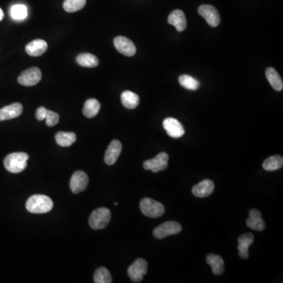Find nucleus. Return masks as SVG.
Masks as SVG:
<instances>
[{
    "label": "nucleus",
    "instance_id": "obj_1",
    "mask_svg": "<svg viewBox=\"0 0 283 283\" xmlns=\"http://www.w3.org/2000/svg\"><path fill=\"white\" fill-rule=\"evenodd\" d=\"M27 211L35 214L49 213L54 207V203L46 195H35L31 196L26 202Z\"/></svg>",
    "mask_w": 283,
    "mask_h": 283
},
{
    "label": "nucleus",
    "instance_id": "obj_2",
    "mask_svg": "<svg viewBox=\"0 0 283 283\" xmlns=\"http://www.w3.org/2000/svg\"><path fill=\"white\" fill-rule=\"evenodd\" d=\"M29 158L26 153H12L7 155L4 159V167L11 173H20L26 169Z\"/></svg>",
    "mask_w": 283,
    "mask_h": 283
},
{
    "label": "nucleus",
    "instance_id": "obj_3",
    "mask_svg": "<svg viewBox=\"0 0 283 283\" xmlns=\"http://www.w3.org/2000/svg\"><path fill=\"white\" fill-rule=\"evenodd\" d=\"M111 219V213L107 208H99L94 210L90 218L89 225L94 230L104 229L109 223Z\"/></svg>",
    "mask_w": 283,
    "mask_h": 283
},
{
    "label": "nucleus",
    "instance_id": "obj_4",
    "mask_svg": "<svg viewBox=\"0 0 283 283\" xmlns=\"http://www.w3.org/2000/svg\"><path fill=\"white\" fill-rule=\"evenodd\" d=\"M140 209L143 215L151 218H157L164 215L165 209L164 205L153 199L146 197L140 201Z\"/></svg>",
    "mask_w": 283,
    "mask_h": 283
},
{
    "label": "nucleus",
    "instance_id": "obj_5",
    "mask_svg": "<svg viewBox=\"0 0 283 283\" xmlns=\"http://www.w3.org/2000/svg\"><path fill=\"white\" fill-rule=\"evenodd\" d=\"M182 226L180 223L175 221H169L162 223L153 230V236L157 239H163L170 236L180 233Z\"/></svg>",
    "mask_w": 283,
    "mask_h": 283
},
{
    "label": "nucleus",
    "instance_id": "obj_6",
    "mask_svg": "<svg viewBox=\"0 0 283 283\" xmlns=\"http://www.w3.org/2000/svg\"><path fill=\"white\" fill-rule=\"evenodd\" d=\"M147 262L144 259H138L129 267L128 275L133 283L143 281L144 275L147 273Z\"/></svg>",
    "mask_w": 283,
    "mask_h": 283
},
{
    "label": "nucleus",
    "instance_id": "obj_7",
    "mask_svg": "<svg viewBox=\"0 0 283 283\" xmlns=\"http://www.w3.org/2000/svg\"><path fill=\"white\" fill-rule=\"evenodd\" d=\"M42 79V72L37 67L28 68L18 77V83L25 87H32L37 85Z\"/></svg>",
    "mask_w": 283,
    "mask_h": 283
},
{
    "label": "nucleus",
    "instance_id": "obj_8",
    "mask_svg": "<svg viewBox=\"0 0 283 283\" xmlns=\"http://www.w3.org/2000/svg\"><path fill=\"white\" fill-rule=\"evenodd\" d=\"M169 155L165 152H161L154 157V158L147 160L143 164V168L146 170H151L153 173H157L163 171L168 168L169 162Z\"/></svg>",
    "mask_w": 283,
    "mask_h": 283
},
{
    "label": "nucleus",
    "instance_id": "obj_9",
    "mask_svg": "<svg viewBox=\"0 0 283 283\" xmlns=\"http://www.w3.org/2000/svg\"><path fill=\"white\" fill-rule=\"evenodd\" d=\"M198 14L205 18L211 27H217L220 23V16L218 10L211 5H201L198 8Z\"/></svg>",
    "mask_w": 283,
    "mask_h": 283
},
{
    "label": "nucleus",
    "instance_id": "obj_10",
    "mask_svg": "<svg viewBox=\"0 0 283 283\" xmlns=\"http://www.w3.org/2000/svg\"><path fill=\"white\" fill-rule=\"evenodd\" d=\"M115 47L125 56L132 57L136 53V47L132 41L125 36H117L113 41Z\"/></svg>",
    "mask_w": 283,
    "mask_h": 283
},
{
    "label": "nucleus",
    "instance_id": "obj_11",
    "mask_svg": "<svg viewBox=\"0 0 283 283\" xmlns=\"http://www.w3.org/2000/svg\"><path fill=\"white\" fill-rule=\"evenodd\" d=\"M88 176L85 172L77 171L71 177L70 189L72 193L78 194L85 191L88 185Z\"/></svg>",
    "mask_w": 283,
    "mask_h": 283
},
{
    "label": "nucleus",
    "instance_id": "obj_12",
    "mask_svg": "<svg viewBox=\"0 0 283 283\" xmlns=\"http://www.w3.org/2000/svg\"><path fill=\"white\" fill-rule=\"evenodd\" d=\"M163 127L168 133V135L173 138L178 139L184 135V128L176 119L173 117L165 119V121L163 122Z\"/></svg>",
    "mask_w": 283,
    "mask_h": 283
},
{
    "label": "nucleus",
    "instance_id": "obj_13",
    "mask_svg": "<svg viewBox=\"0 0 283 283\" xmlns=\"http://www.w3.org/2000/svg\"><path fill=\"white\" fill-rule=\"evenodd\" d=\"M122 151V144L118 140H112L109 145L106 153H105V162L108 165H114L117 162V159L120 157Z\"/></svg>",
    "mask_w": 283,
    "mask_h": 283
},
{
    "label": "nucleus",
    "instance_id": "obj_14",
    "mask_svg": "<svg viewBox=\"0 0 283 283\" xmlns=\"http://www.w3.org/2000/svg\"><path fill=\"white\" fill-rule=\"evenodd\" d=\"M23 112V106L21 103H13L0 109V121H7L19 117Z\"/></svg>",
    "mask_w": 283,
    "mask_h": 283
},
{
    "label": "nucleus",
    "instance_id": "obj_15",
    "mask_svg": "<svg viewBox=\"0 0 283 283\" xmlns=\"http://www.w3.org/2000/svg\"><path fill=\"white\" fill-rule=\"evenodd\" d=\"M215 184L210 179H205L201 183L195 185L192 189V193L197 197H206L211 195L214 191Z\"/></svg>",
    "mask_w": 283,
    "mask_h": 283
},
{
    "label": "nucleus",
    "instance_id": "obj_16",
    "mask_svg": "<svg viewBox=\"0 0 283 283\" xmlns=\"http://www.w3.org/2000/svg\"><path fill=\"white\" fill-rule=\"evenodd\" d=\"M246 225L249 228L257 231H262L265 228V222L262 219L261 212L257 209H252L249 212V217L246 220Z\"/></svg>",
    "mask_w": 283,
    "mask_h": 283
},
{
    "label": "nucleus",
    "instance_id": "obj_17",
    "mask_svg": "<svg viewBox=\"0 0 283 283\" xmlns=\"http://www.w3.org/2000/svg\"><path fill=\"white\" fill-rule=\"evenodd\" d=\"M169 24L174 25L178 32H183L187 28V19L183 11L173 10L168 18Z\"/></svg>",
    "mask_w": 283,
    "mask_h": 283
},
{
    "label": "nucleus",
    "instance_id": "obj_18",
    "mask_svg": "<svg viewBox=\"0 0 283 283\" xmlns=\"http://www.w3.org/2000/svg\"><path fill=\"white\" fill-rule=\"evenodd\" d=\"M254 241V236L252 233H246L239 238V256L241 259H247L249 257V247Z\"/></svg>",
    "mask_w": 283,
    "mask_h": 283
},
{
    "label": "nucleus",
    "instance_id": "obj_19",
    "mask_svg": "<svg viewBox=\"0 0 283 283\" xmlns=\"http://www.w3.org/2000/svg\"><path fill=\"white\" fill-rule=\"evenodd\" d=\"M47 50V44L44 40H35L25 46L27 54L32 57L41 56Z\"/></svg>",
    "mask_w": 283,
    "mask_h": 283
},
{
    "label": "nucleus",
    "instance_id": "obj_20",
    "mask_svg": "<svg viewBox=\"0 0 283 283\" xmlns=\"http://www.w3.org/2000/svg\"><path fill=\"white\" fill-rule=\"evenodd\" d=\"M266 77L267 81H269L270 85L273 87L274 90L277 91H281L283 88V79L277 71L272 67H269L266 70Z\"/></svg>",
    "mask_w": 283,
    "mask_h": 283
},
{
    "label": "nucleus",
    "instance_id": "obj_21",
    "mask_svg": "<svg viewBox=\"0 0 283 283\" xmlns=\"http://www.w3.org/2000/svg\"><path fill=\"white\" fill-rule=\"evenodd\" d=\"M121 103L125 108L133 109L139 106V95L132 91L125 90L121 94Z\"/></svg>",
    "mask_w": 283,
    "mask_h": 283
},
{
    "label": "nucleus",
    "instance_id": "obj_22",
    "mask_svg": "<svg viewBox=\"0 0 283 283\" xmlns=\"http://www.w3.org/2000/svg\"><path fill=\"white\" fill-rule=\"evenodd\" d=\"M206 261L212 267L214 275H220L224 271V262L220 256L209 254L207 256Z\"/></svg>",
    "mask_w": 283,
    "mask_h": 283
},
{
    "label": "nucleus",
    "instance_id": "obj_23",
    "mask_svg": "<svg viewBox=\"0 0 283 283\" xmlns=\"http://www.w3.org/2000/svg\"><path fill=\"white\" fill-rule=\"evenodd\" d=\"M100 108L101 105L99 101L95 99H90L86 101L83 109V113L87 118H93L99 113Z\"/></svg>",
    "mask_w": 283,
    "mask_h": 283
},
{
    "label": "nucleus",
    "instance_id": "obj_24",
    "mask_svg": "<svg viewBox=\"0 0 283 283\" xmlns=\"http://www.w3.org/2000/svg\"><path fill=\"white\" fill-rule=\"evenodd\" d=\"M55 140L61 147H68L77 141V135L74 132L59 131L55 135Z\"/></svg>",
    "mask_w": 283,
    "mask_h": 283
},
{
    "label": "nucleus",
    "instance_id": "obj_25",
    "mask_svg": "<svg viewBox=\"0 0 283 283\" xmlns=\"http://www.w3.org/2000/svg\"><path fill=\"white\" fill-rule=\"evenodd\" d=\"M77 62L80 65L86 68H94L99 65V61L96 56L94 54H81L78 55L77 58Z\"/></svg>",
    "mask_w": 283,
    "mask_h": 283
},
{
    "label": "nucleus",
    "instance_id": "obj_26",
    "mask_svg": "<svg viewBox=\"0 0 283 283\" xmlns=\"http://www.w3.org/2000/svg\"><path fill=\"white\" fill-rule=\"evenodd\" d=\"M283 165V157L280 155H275L266 159L263 161V168L266 171H276L281 169Z\"/></svg>",
    "mask_w": 283,
    "mask_h": 283
},
{
    "label": "nucleus",
    "instance_id": "obj_27",
    "mask_svg": "<svg viewBox=\"0 0 283 283\" xmlns=\"http://www.w3.org/2000/svg\"><path fill=\"white\" fill-rule=\"evenodd\" d=\"M179 82L181 86L190 90H196L200 87V83L194 77L188 75H182L179 77Z\"/></svg>",
    "mask_w": 283,
    "mask_h": 283
},
{
    "label": "nucleus",
    "instance_id": "obj_28",
    "mask_svg": "<svg viewBox=\"0 0 283 283\" xmlns=\"http://www.w3.org/2000/svg\"><path fill=\"white\" fill-rule=\"evenodd\" d=\"M86 0H65L63 8L68 13H74L85 7Z\"/></svg>",
    "mask_w": 283,
    "mask_h": 283
},
{
    "label": "nucleus",
    "instance_id": "obj_29",
    "mask_svg": "<svg viewBox=\"0 0 283 283\" xmlns=\"http://www.w3.org/2000/svg\"><path fill=\"white\" fill-rule=\"evenodd\" d=\"M95 283H111L112 282L110 273L106 267H99L95 271L94 275Z\"/></svg>",
    "mask_w": 283,
    "mask_h": 283
},
{
    "label": "nucleus",
    "instance_id": "obj_30",
    "mask_svg": "<svg viewBox=\"0 0 283 283\" xmlns=\"http://www.w3.org/2000/svg\"><path fill=\"white\" fill-rule=\"evenodd\" d=\"M10 15L14 20H24L28 16V9L24 5H14L10 10Z\"/></svg>",
    "mask_w": 283,
    "mask_h": 283
},
{
    "label": "nucleus",
    "instance_id": "obj_31",
    "mask_svg": "<svg viewBox=\"0 0 283 283\" xmlns=\"http://www.w3.org/2000/svg\"><path fill=\"white\" fill-rule=\"evenodd\" d=\"M45 120H46V124L47 126H55L59 121V113H57V112H54V111H50L47 109Z\"/></svg>",
    "mask_w": 283,
    "mask_h": 283
},
{
    "label": "nucleus",
    "instance_id": "obj_32",
    "mask_svg": "<svg viewBox=\"0 0 283 283\" xmlns=\"http://www.w3.org/2000/svg\"><path fill=\"white\" fill-rule=\"evenodd\" d=\"M46 112H47V109L44 107H39L36 112V119L40 121H44L46 118Z\"/></svg>",
    "mask_w": 283,
    "mask_h": 283
},
{
    "label": "nucleus",
    "instance_id": "obj_33",
    "mask_svg": "<svg viewBox=\"0 0 283 283\" xmlns=\"http://www.w3.org/2000/svg\"><path fill=\"white\" fill-rule=\"evenodd\" d=\"M4 18V13L2 11V9L0 8V21H2Z\"/></svg>",
    "mask_w": 283,
    "mask_h": 283
}]
</instances>
